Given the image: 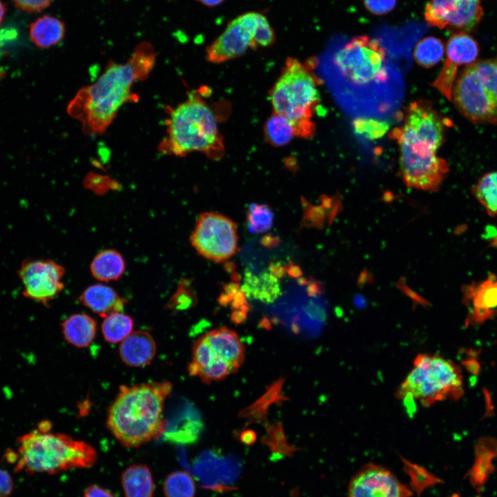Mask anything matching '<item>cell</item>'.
Segmentation results:
<instances>
[{
	"label": "cell",
	"instance_id": "cell-45",
	"mask_svg": "<svg viewBox=\"0 0 497 497\" xmlns=\"http://www.w3.org/2000/svg\"><path fill=\"white\" fill-rule=\"evenodd\" d=\"M240 439L244 444L250 445L256 441L257 435L254 431L251 429H246L240 433Z\"/></svg>",
	"mask_w": 497,
	"mask_h": 497
},
{
	"label": "cell",
	"instance_id": "cell-44",
	"mask_svg": "<svg viewBox=\"0 0 497 497\" xmlns=\"http://www.w3.org/2000/svg\"><path fill=\"white\" fill-rule=\"evenodd\" d=\"M84 497H115L114 495L106 489L100 486L92 485L86 487L84 491Z\"/></svg>",
	"mask_w": 497,
	"mask_h": 497
},
{
	"label": "cell",
	"instance_id": "cell-47",
	"mask_svg": "<svg viewBox=\"0 0 497 497\" xmlns=\"http://www.w3.org/2000/svg\"><path fill=\"white\" fill-rule=\"evenodd\" d=\"M280 240L277 237L270 234L266 235L261 240V244L269 248L277 246Z\"/></svg>",
	"mask_w": 497,
	"mask_h": 497
},
{
	"label": "cell",
	"instance_id": "cell-3",
	"mask_svg": "<svg viewBox=\"0 0 497 497\" xmlns=\"http://www.w3.org/2000/svg\"><path fill=\"white\" fill-rule=\"evenodd\" d=\"M337 78V92L344 101L370 105L369 100L380 96L392 83V72L387 64L386 52L376 39L360 35L351 39L333 57Z\"/></svg>",
	"mask_w": 497,
	"mask_h": 497
},
{
	"label": "cell",
	"instance_id": "cell-23",
	"mask_svg": "<svg viewBox=\"0 0 497 497\" xmlns=\"http://www.w3.org/2000/svg\"><path fill=\"white\" fill-rule=\"evenodd\" d=\"M125 497H153L155 483L150 469L145 465H133L121 474Z\"/></svg>",
	"mask_w": 497,
	"mask_h": 497
},
{
	"label": "cell",
	"instance_id": "cell-52",
	"mask_svg": "<svg viewBox=\"0 0 497 497\" xmlns=\"http://www.w3.org/2000/svg\"><path fill=\"white\" fill-rule=\"evenodd\" d=\"M449 497H460V496H459V495L455 494L451 495Z\"/></svg>",
	"mask_w": 497,
	"mask_h": 497
},
{
	"label": "cell",
	"instance_id": "cell-8",
	"mask_svg": "<svg viewBox=\"0 0 497 497\" xmlns=\"http://www.w3.org/2000/svg\"><path fill=\"white\" fill-rule=\"evenodd\" d=\"M391 137L399 146L400 173L405 184L409 188L438 191L449 172L447 162L439 157L436 150L394 130Z\"/></svg>",
	"mask_w": 497,
	"mask_h": 497
},
{
	"label": "cell",
	"instance_id": "cell-1",
	"mask_svg": "<svg viewBox=\"0 0 497 497\" xmlns=\"http://www.w3.org/2000/svg\"><path fill=\"white\" fill-rule=\"evenodd\" d=\"M155 61L153 46L139 43L126 62L109 61L94 83L80 88L68 104V113L81 123L84 133H104L124 104L137 100L133 86L148 77Z\"/></svg>",
	"mask_w": 497,
	"mask_h": 497
},
{
	"label": "cell",
	"instance_id": "cell-22",
	"mask_svg": "<svg viewBox=\"0 0 497 497\" xmlns=\"http://www.w3.org/2000/svg\"><path fill=\"white\" fill-rule=\"evenodd\" d=\"M62 333L66 342L77 348L88 347L97 332L95 320L86 313L68 316L61 323Z\"/></svg>",
	"mask_w": 497,
	"mask_h": 497
},
{
	"label": "cell",
	"instance_id": "cell-21",
	"mask_svg": "<svg viewBox=\"0 0 497 497\" xmlns=\"http://www.w3.org/2000/svg\"><path fill=\"white\" fill-rule=\"evenodd\" d=\"M79 301L103 318L113 313L122 312L126 302L113 289L102 284L86 288L79 295Z\"/></svg>",
	"mask_w": 497,
	"mask_h": 497
},
{
	"label": "cell",
	"instance_id": "cell-31",
	"mask_svg": "<svg viewBox=\"0 0 497 497\" xmlns=\"http://www.w3.org/2000/svg\"><path fill=\"white\" fill-rule=\"evenodd\" d=\"M444 54L445 46L442 41L435 37H427L416 45L413 57L419 66L431 68L442 60Z\"/></svg>",
	"mask_w": 497,
	"mask_h": 497
},
{
	"label": "cell",
	"instance_id": "cell-51",
	"mask_svg": "<svg viewBox=\"0 0 497 497\" xmlns=\"http://www.w3.org/2000/svg\"><path fill=\"white\" fill-rule=\"evenodd\" d=\"M6 12V8L3 3L0 0V24L1 23Z\"/></svg>",
	"mask_w": 497,
	"mask_h": 497
},
{
	"label": "cell",
	"instance_id": "cell-15",
	"mask_svg": "<svg viewBox=\"0 0 497 497\" xmlns=\"http://www.w3.org/2000/svg\"><path fill=\"white\" fill-rule=\"evenodd\" d=\"M411 489L389 469L374 463L360 468L351 478L347 497H411Z\"/></svg>",
	"mask_w": 497,
	"mask_h": 497
},
{
	"label": "cell",
	"instance_id": "cell-49",
	"mask_svg": "<svg viewBox=\"0 0 497 497\" xmlns=\"http://www.w3.org/2000/svg\"><path fill=\"white\" fill-rule=\"evenodd\" d=\"M286 273L291 277H300L302 272L300 268L293 264L291 262H289L288 265H286Z\"/></svg>",
	"mask_w": 497,
	"mask_h": 497
},
{
	"label": "cell",
	"instance_id": "cell-16",
	"mask_svg": "<svg viewBox=\"0 0 497 497\" xmlns=\"http://www.w3.org/2000/svg\"><path fill=\"white\" fill-rule=\"evenodd\" d=\"M446 53L447 58L442 70L431 85L451 101L458 67L475 62L479 54V47L471 35L461 31L449 38Z\"/></svg>",
	"mask_w": 497,
	"mask_h": 497
},
{
	"label": "cell",
	"instance_id": "cell-26",
	"mask_svg": "<svg viewBox=\"0 0 497 497\" xmlns=\"http://www.w3.org/2000/svg\"><path fill=\"white\" fill-rule=\"evenodd\" d=\"M126 269L123 256L114 249H106L92 259L90 270L92 275L101 282H110L120 278Z\"/></svg>",
	"mask_w": 497,
	"mask_h": 497
},
{
	"label": "cell",
	"instance_id": "cell-6",
	"mask_svg": "<svg viewBox=\"0 0 497 497\" xmlns=\"http://www.w3.org/2000/svg\"><path fill=\"white\" fill-rule=\"evenodd\" d=\"M269 95L273 112L291 123L295 137L314 136L316 127L312 118L320 98L317 79L309 68L288 57Z\"/></svg>",
	"mask_w": 497,
	"mask_h": 497
},
{
	"label": "cell",
	"instance_id": "cell-39",
	"mask_svg": "<svg viewBox=\"0 0 497 497\" xmlns=\"http://www.w3.org/2000/svg\"><path fill=\"white\" fill-rule=\"evenodd\" d=\"M229 364L219 356L211 364L201 369L197 376L204 382L209 384L213 381H220L231 373Z\"/></svg>",
	"mask_w": 497,
	"mask_h": 497
},
{
	"label": "cell",
	"instance_id": "cell-12",
	"mask_svg": "<svg viewBox=\"0 0 497 497\" xmlns=\"http://www.w3.org/2000/svg\"><path fill=\"white\" fill-rule=\"evenodd\" d=\"M259 13L245 12L229 21L222 33L206 48V59L222 64L243 55L248 49H256L253 38Z\"/></svg>",
	"mask_w": 497,
	"mask_h": 497
},
{
	"label": "cell",
	"instance_id": "cell-18",
	"mask_svg": "<svg viewBox=\"0 0 497 497\" xmlns=\"http://www.w3.org/2000/svg\"><path fill=\"white\" fill-rule=\"evenodd\" d=\"M463 293L464 302L469 309L467 325L482 324L497 315V277L495 275L466 286Z\"/></svg>",
	"mask_w": 497,
	"mask_h": 497
},
{
	"label": "cell",
	"instance_id": "cell-35",
	"mask_svg": "<svg viewBox=\"0 0 497 497\" xmlns=\"http://www.w3.org/2000/svg\"><path fill=\"white\" fill-rule=\"evenodd\" d=\"M217 357L204 337L199 338L193 345V361L188 367L189 374L197 376L201 369L211 364Z\"/></svg>",
	"mask_w": 497,
	"mask_h": 497
},
{
	"label": "cell",
	"instance_id": "cell-50",
	"mask_svg": "<svg viewBox=\"0 0 497 497\" xmlns=\"http://www.w3.org/2000/svg\"><path fill=\"white\" fill-rule=\"evenodd\" d=\"M199 3L208 7H215L222 3L224 0H196Z\"/></svg>",
	"mask_w": 497,
	"mask_h": 497
},
{
	"label": "cell",
	"instance_id": "cell-34",
	"mask_svg": "<svg viewBox=\"0 0 497 497\" xmlns=\"http://www.w3.org/2000/svg\"><path fill=\"white\" fill-rule=\"evenodd\" d=\"M266 433L262 442L267 445L272 451L286 456H291L298 449L290 445L286 439L281 422L276 421L266 426Z\"/></svg>",
	"mask_w": 497,
	"mask_h": 497
},
{
	"label": "cell",
	"instance_id": "cell-9",
	"mask_svg": "<svg viewBox=\"0 0 497 497\" xmlns=\"http://www.w3.org/2000/svg\"><path fill=\"white\" fill-rule=\"evenodd\" d=\"M237 240L236 224L215 212L202 213L190 237L199 254L217 262L228 260L236 253Z\"/></svg>",
	"mask_w": 497,
	"mask_h": 497
},
{
	"label": "cell",
	"instance_id": "cell-43",
	"mask_svg": "<svg viewBox=\"0 0 497 497\" xmlns=\"http://www.w3.org/2000/svg\"><path fill=\"white\" fill-rule=\"evenodd\" d=\"M13 488L12 480L10 474L0 469V497H8Z\"/></svg>",
	"mask_w": 497,
	"mask_h": 497
},
{
	"label": "cell",
	"instance_id": "cell-17",
	"mask_svg": "<svg viewBox=\"0 0 497 497\" xmlns=\"http://www.w3.org/2000/svg\"><path fill=\"white\" fill-rule=\"evenodd\" d=\"M242 465L237 457L224 456L215 451L202 452L194 464V471L202 486L215 491L232 489Z\"/></svg>",
	"mask_w": 497,
	"mask_h": 497
},
{
	"label": "cell",
	"instance_id": "cell-11",
	"mask_svg": "<svg viewBox=\"0 0 497 497\" xmlns=\"http://www.w3.org/2000/svg\"><path fill=\"white\" fill-rule=\"evenodd\" d=\"M64 274L65 269L50 259L27 258L17 269L23 296L44 306L48 305L64 290Z\"/></svg>",
	"mask_w": 497,
	"mask_h": 497
},
{
	"label": "cell",
	"instance_id": "cell-48",
	"mask_svg": "<svg viewBox=\"0 0 497 497\" xmlns=\"http://www.w3.org/2000/svg\"><path fill=\"white\" fill-rule=\"evenodd\" d=\"M247 317V312L242 310H235L232 312L231 320L235 324L242 323Z\"/></svg>",
	"mask_w": 497,
	"mask_h": 497
},
{
	"label": "cell",
	"instance_id": "cell-24",
	"mask_svg": "<svg viewBox=\"0 0 497 497\" xmlns=\"http://www.w3.org/2000/svg\"><path fill=\"white\" fill-rule=\"evenodd\" d=\"M29 34L35 45L41 48H48L63 40L66 26L59 18L46 14L30 25Z\"/></svg>",
	"mask_w": 497,
	"mask_h": 497
},
{
	"label": "cell",
	"instance_id": "cell-25",
	"mask_svg": "<svg viewBox=\"0 0 497 497\" xmlns=\"http://www.w3.org/2000/svg\"><path fill=\"white\" fill-rule=\"evenodd\" d=\"M284 378H280L272 383L266 392L254 403L242 410L239 416L248 420L247 423L257 422L266 425L268 409L273 404L286 400L287 398L282 393Z\"/></svg>",
	"mask_w": 497,
	"mask_h": 497
},
{
	"label": "cell",
	"instance_id": "cell-30",
	"mask_svg": "<svg viewBox=\"0 0 497 497\" xmlns=\"http://www.w3.org/2000/svg\"><path fill=\"white\" fill-rule=\"evenodd\" d=\"M101 328L105 340L116 344L121 342L133 332V320L122 312L113 313L104 318Z\"/></svg>",
	"mask_w": 497,
	"mask_h": 497
},
{
	"label": "cell",
	"instance_id": "cell-19",
	"mask_svg": "<svg viewBox=\"0 0 497 497\" xmlns=\"http://www.w3.org/2000/svg\"><path fill=\"white\" fill-rule=\"evenodd\" d=\"M203 337L215 353L229 364L232 373L236 372L243 363L245 353L237 334L222 327L206 333Z\"/></svg>",
	"mask_w": 497,
	"mask_h": 497
},
{
	"label": "cell",
	"instance_id": "cell-2",
	"mask_svg": "<svg viewBox=\"0 0 497 497\" xmlns=\"http://www.w3.org/2000/svg\"><path fill=\"white\" fill-rule=\"evenodd\" d=\"M172 391L168 381L122 385L108 410L106 425L124 447H137L161 436L166 398Z\"/></svg>",
	"mask_w": 497,
	"mask_h": 497
},
{
	"label": "cell",
	"instance_id": "cell-20",
	"mask_svg": "<svg viewBox=\"0 0 497 497\" xmlns=\"http://www.w3.org/2000/svg\"><path fill=\"white\" fill-rule=\"evenodd\" d=\"M156 343L147 331H133L120 344L121 360L128 366L142 367L150 364L156 353Z\"/></svg>",
	"mask_w": 497,
	"mask_h": 497
},
{
	"label": "cell",
	"instance_id": "cell-36",
	"mask_svg": "<svg viewBox=\"0 0 497 497\" xmlns=\"http://www.w3.org/2000/svg\"><path fill=\"white\" fill-rule=\"evenodd\" d=\"M197 302V296L193 291L191 281L185 279L179 283L176 291L167 303V307L171 310L178 311L191 308Z\"/></svg>",
	"mask_w": 497,
	"mask_h": 497
},
{
	"label": "cell",
	"instance_id": "cell-27",
	"mask_svg": "<svg viewBox=\"0 0 497 497\" xmlns=\"http://www.w3.org/2000/svg\"><path fill=\"white\" fill-rule=\"evenodd\" d=\"M242 289L246 297L265 303L273 302L280 294L278 279L271 273L255 275L249 271L246 272Z\"/></svg>",
	"mask_w": 497,
	"mask_h": 497
},
{
	"label": "cell",
	"instance_id": "cell-13",
	"mask_svg": "<svg viewBox=\"0 0 497 497\" xmlns=\"http://www.w3.org/2000/svg\"><path fill=\"white\" fill-rule=\"evenodd\" d=\"M446 121L425 100L411 102L407 107L404 125L394 128L403 137L436 150L445 140Z\"/></svg>",
	"mask_w": 497,
	"mask_h": 497
},
{
	"label": "cell",
	"instance_id": "cell-37",
	"mask_svg": "<svg viewBox=\"0 0 497 497\" xmlns=\"http://www.w3.org/2000/svg\"><path fill=\"white\" fill-rule=\"evenodd\" d=\"M471 65L483 84L497 101V58L476 61Z\"/></svg>",
	"mask_w": 497,
	"mask_h": 497
},
{
	"label": "cell",
	"instance_id": "cell-5",
	"mask_svg": "<svg viewBox=\"0 0 497 497\" xmlns=\"http://www.w3.org/2000/svg\"><path fill=\"white\" fill-rule=\"evenodd\" d=\"M43 422L17 439L16 470L26 473L56 474L71 469L88 468L97 458L90 444L66 434L52 433Z\"/></svg>",
	"mask_w": 497,
	"mask_h": 497
},
{
	"label": "cell",
	"instance_id": "cell-7",
	"mask_svg": "<svg viewBox=\"0 0 497 497\" xmlns=\"http://www.w3.org/2000/svg\"><path fill=\"white\" fill-rule=\"evenodd\" d=\"M464 394L461 369L438 354L420 353L398 387L396 397L409 409L418 402L423 407L446 400H458Z\"/></svg>",
	"mask_w": 497,
	"mask_h": 497
},
{
	"label": "cell",
	"instance_id": "cell-42",
	"mask_svg": "<svg viewBox=\"0 0 497 497\" xmlns=\"http://www.w3.org/2000/svg\"><path fill=\"white\" fill-rule=\"evenodd\" d=\"M19 10L28 12H39L50 6L53 0H12Z\"/></svg>",
	"mask_w": 497,
	"mask_h": 497
},
{
	"label": "cell",
	"instance_id": "cell-29",
	"mask_svg": "<svg viewBox=\"0 0 497 497\" xmlns=\"http://www.w3.org/2000/svg\"><path fill=\"white\" fill-rule=\"evenodd\" d=\"M471 192L489 215H497V171L489 172L481 176Z\"/></svg>",
	"mask_w": 497,
	"mask_h": 497
},
{
	"label": "cell",
	"instance_id": "cell-4",
	"mask_svg": "<svg viewBox=\"0 0 497 497\" xmlns=\"http://www.w3.org/2000/svg\"><path fill=\"white\" fill-rule=\"evenodd\" d=\"M202 94L200 90H193L184 101L169 108L166 135L158 147L160 153L182 157L199 152L213 160L224 156L217 116Z\"/></svg>",
	"mask_w": 497,
	"mask_h": 497
},
{
	"label": "cell",
	"instance_id": "cell-10",
	"mask_svg": "<svg viewBox=\"0 0 497 497\" xmlns=\"http://www.w3.org/2000/svg\"><path fill=\"white\" fill-rule=\"evenodd\" d=\"M451 99L457 110L470 121L497 124V102L482 84L471 64L457 75Z\"/></svg>",
	"mask_w": 497,
	"mask_h": 497
},
{
	"label": "cell",
	"instance_id": "cell-46",
	"mask_svg": "<svg viewBox=\"0 0 497 497\" xmlns=\"http://www.w3.org/2000/svg\"><path fill=\"white\" fill-rule=\"evenodd\" d=\"M270 273L277 279L282 278L286 273V265L283 266L281 263H272L270 265Z\"/></svg>",
	"mask_w": 497,
	"mask_h": 497
},
{
	"label": "cell",
	"instance_id": "cell-14",
	"mask_svg": "<svg viewBox=\"0 0 497 497\" xmlns=\"http://www.w3.org/2000/svg\"><path fill=\"white\" fill-rule=\"evenodd\" d=\"M482 0H430L425 8L427 23L443 29L453 27L471 31L479 23L483 10Z\"/></svg>",
	"mask_w": 497,
	"mask_h": 497
},
{
	"label": "cell",
	"instance_id": "cell-38",
	"mask_svg": "<svg viewBox=\"0 0 497 497\" xmlns=\"http://www.w3.org/2000/svg\"><path fill=\"white\" fill-rule=\"evenodd\" d=\"M389 128V126L387 121L374 118L358 117L353 121L355 132L370 139L382 137L387 132Z\"/></svg>",
	"mask_w": 497,
	"mask_h": 497
},
{
	"label": "cell",
	"instance_id": "cell-41",
	"mask_svg": "<svg viewBox=\"0 0 497 497\" xmlns=\"http://www.w3.org/2000/svg\"><path fill=\"white\" fill-rule=\"evenodd\" d=\"M397 0H364L365 8L372 14L381 15L391 12Z\"/></svg>",
	"mask_w": 497,
	"mask_h": 497
},
{
	"label": "cell",
	"instance_id": "cell-40",
	"mask_svg": "<svg viewBox=\"0 0 497 497\" xmlns=\"http://www.w3.org/2000/svg\"><path fill=\"white\" fill-rule=\"evenodd\" d=\"M254 41L257 46L268 47L275 43L276 37L268 19L259 13L258 22L254 34Z\"/></svg>",
	"mask_w": 497,
	"mask_h": 497
},
{
	"label": "cell",
	"instance_id": "cell-28",
	"mask_svg": "<svg viewBox=\"0 0 497 497\" xmlns=\"http://www.w3.org/2000/svg\"><path fill=\"white\" fill-rule=\"evenodd\" d=\"M266 140L275 147H282L295 137L291 123L284 116L273 112L264 125Z\"/></svg>",
	"mask_w": 497,
	"mask_h": 497
},
{
	"label": "cell",
	"instance_id": "cell-33",
	"mask_svg": "<svg viewBox=\"0 0 497 497\" xmlns=\"http://www.w3.org/2000/svg\"><path fill=\"white\" fill-rule=\"evenodd\" d=\"M273 213L265 204H251L247 213L248 230L254 233H263L271 228L273 222Z\"/></svg>",
	"mask_w": 497,
	"mask_h": 497
},
{
	"label": "cell",
	"instance_id": "cell-32",
	"mask_svg": "<svg viewBox=\"0 0 497 497\" xmlns=\"http://www.w3.org/2000/svg\"><path fill=\"white\" fill-rule=\"evenodd\" d=\"M163 489L166 497H195L196 493L193 477L181 470L173 471L166 477Z\"/></svg>",
	"mask_w": 497,
	"mask_h": 497
}]
</instances>
